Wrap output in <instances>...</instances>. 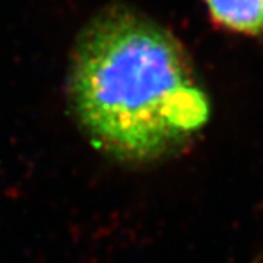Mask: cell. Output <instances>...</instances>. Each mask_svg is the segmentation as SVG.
<instances>
[{
	"label": "cell",
	"mask_w": 263,
	"mask_h": 263,
	"mask_svg": "<svg viewBox=\"0 0 263 263\" xmlns=\"http://www.w3.org/2000/svg\"><path fill=\"white\" fill-rule=\"evenodd\" d=\"M67 92L89 138L132 162L177 152L211 117L209 97L179 38L124 5L103 8L76 35Z\"/></svg>",
	"instance_id": "1"
},
{
	"label": "cell",
	"mask_w": 263,
	"mask_h": 263,
	"mask_svg": "<svg viewBox=\"0 0 263 263\" xmlns=\"http://www.w3.org/2000/svg\"><path fill=\"white\" fill-rule=\"evenodd\" d=\"M218 27L245 35L263 34V0H205Z\"/></svg>",
	"instance_id": "2"
}]
</instances>
